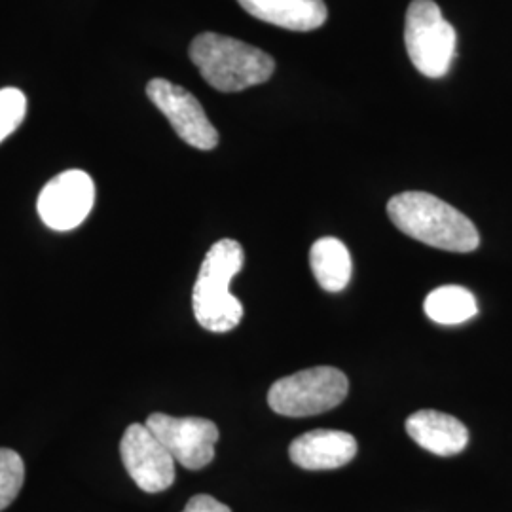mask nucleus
I'll return each mask as SVG.
<instances>
[{
    "label": "nucleus",
    "instance_id": "8",
    "mask_svg": "<svg viewBox=\"0 0 512 512\" xmlns=\"http://www.w3.org/2000/svg\"><path fill=\"white\" fill-rule=\"evenodd\" d=\"M148 429L167 452L190 471H200L215 459L219 427L205 418H173L167 414L148 416Z\"/></svg>",
    "mask_w": 512,
    "mask_h": 512
},
{
    "label": "nucleus",
    "instance_id": "17",
    "mask_svg": "<svg viewBox=\"0 0 512 512\" xmlns=\"http://www.w3.org/2000/svg\"><path fill=\"white\" fill-rule=\"evenodd\" d=\"M183 512H232L230 511V507H226L224 503H220L217 501L215 497H211V495H194L188 503H186V507H184Z\"/></svg>",
    "mask_w": 512,
    "mask_h": 512
},
{
    "label": "nucleus",
    "instance_id": "14",
    "mask_svg": "<svg viewBox=\"0 0 512 512\" xmlns=\"http://www.w3.org/2000/svg\"><path fill=\"white\" fill-rule=\"evenodd\" d=\"M423 310L439 325H461L478 313L475 294L459 285H444L427 294Z\"/></svg>",
    "mask_w": 512,
    "mask_h": 512
},
{
    "label": "nucleus",
    "instance_id": "12",
    "mask_svg": "<svg viewBox=\"0 0 512 512\" xmlns=\"http://www.w3.org/2000/svg\"><path fill=\"white\" fill-rule=\"evenodd\" d=\"M239 6L253 18L275 27L308 33L325 25L329 18L323 0H238Z\"/></svg>",
    "mask_w": 512,
    "mask_h": 512
},
{
    "label": "nucleus",
    "instance_id": "11",
    "mask_svg": "<svg viewBox=\"0 0 512 512\" xmlns=\"http://www.w3.org/2000/svg\"><path fill=\"white\" fill-rule=\"evenodd\" d=\"M406 433L423 450L450 458L461 454L469 444L467 427L454 416L437 410H420L406 420Z\"/></svg>",
    "mask_w": 512,
    "mask_h": 512
},
{
    "label": "nucleus",
    "instance_id": "9",
    "mask_svg": "<svg viewBox=\"0 0 512 512\" xmlns=\"http://www.w3.org/2000/svg\"><path fill=\"white\" fill-rule=\"evenodd\" d=\"M120 456L131 480L147 494H160L175 482V459L147 425H129Z\"/></svg>",
    "mask_w": 512,
    "mask_h": 512
},
{
    "label": "nucleus",
    "instance_id": "4",
    "mask_svg": "<svg viewBox=\"0 0 512 512\" xmlns=\"http://www.w3.org/2000/svg\"><path fill=\"white\" fill-rule=\"evenodd\" d=\"M404 44L412 65L427 78L446 76L458 50V33L433 0H412L404 23Z\"/></svg>",
    "mask_w": 512,
    "mask_h": 512
},
{
    "label": "nucleus",
    "instance_id": "3",
    "mask_svg": "<svg viewBox=\"0 0 512 512\" xmlns=\"http://www.w3.org/2000/svg\"><path fill=\"white\" fill-rule=\"evenodd\" d=\"M245 255L236 239H220L203 258L192 293L196 321L209 332H230L243 317V306L230 293V281L243 268Z\"/></svg>",
    "mask_w": 512,
    "mask_h": 512
},
{
    "label": "nucleus",
    "instance_id": "5",
    "mask_svg": "<svg viewBox=\"0 0 512 512\" xmlns=\"http://www.w3.org/2000/svg\"><path fill=\"white\" fill-rule=\"evenodd\" d=\"M348 376L334 366H313L277 380L268 391L275 414L306 418L329 412L348 397Z\"/></svg>",
    "mask_w": 512,
    "mask_h": 512
},
{
    "label": "nucleus",
    "instance_id": "2",
    "mask_svg": "<svg viewBox=\"0 0 512 512\" xmlns=\"http://www.w3.org/2000/svg\"><path fill=\"white\" fill-rule=\"evenodd\" d=\"M188 55L203 80L217 92L238 93L272 78L275 59L238 38L202 33L192 40Z\"/></svg>",
    "mask_w": 512,
    "mask_h": 512
},
{
    "label": "nucleus",
    "instance_id": "13",
    "mask_svg": "<svg viewBox=\"0 0 512 512\" xmlns=\"http://www.w3.org/2000/svg\"><path fill=\"white\" fill-rule=\"evenodd\" d=\"M310 266L317 283L329 293L344 291L351 281V255L338 238L317 239L311 245Z\"/></svg>",
    "mask_w": 512,
    "mask_h": 512
},
{
    "label": "nucleus",
    "instance_id": "16",
    "mask_svg": "<svg viewBox=\"0 0 512 512\" xmlns=\"http://www.w3.org/2000/svg\"><path fill=\"white\" fill-rule=\"evenodd\" d=\"M27 114V97L18 88L0 90V143L21 126Z\"/></svg>",
    "mask_w": 512,
    "mask_h": 512
},
{
    "label": "nucleus",
    "instance_id": "7",
    "mask_svg": "<svg viewBox=\"0 0 512 512\" xmlns=\"http://www.w3.org/2000/svg\"><path fill=\"white\" fill-rule=\"evenodd\" d=\"M95 203L93 179L80 169L59 173L40 190L37 209L42 222L55 232L78 228L92 213Z\"/></svg>",
    "mask_w": 512,
    "mask_h": 512
},
{
    "label": "nucleus",
    "instance_id": "6",
    "mask_svg": "<svg viewBox=\"0 0 512 512\" xmlns=\"http://www.w3.org/2000/svg\"><path fill=\"white\" fill-rule=\"evenodd\" d=\"M147 95L186 145L198 150H213L219 145V131L207 118L202 103L183 86L154 78L148 82Z\"/></svg>",
    "mask_w": 512,
    "mask_h": 512
},
{
    "label": "nucleus",
    "instance_id": "15",
    "mask_svg": "<svg viewBox=\"0 0 512 512\" xmlns=\"http://www.w3.org/2000/svg\"><path fill=\"white\" fill-rule=\"evenodd\" d=\"M25 482V465L18 452L0 448V511L10 507Z\"/></svg>",
    "mask_w": 512,
    "mask_h": 512
},
{
    "label": "nucleus",
    "instance_id": "1",
    "mask_svg": "<svg viewBox=\"0 0 512 512\" xmlns=\"http://www.w3.org/2000/svg\"><path fill=\"white\" fill-rule=\"evenodd\" d=\"M387 215L403 234L435 249L471 253L480 245L475 224L456 207L427 192L393 196L387 203Z\"/></svg>",
    "mask_w": 512,
    "mask_h": 512
},
{
    "label": "nucleus",
    "instance_id": "10",
    "mask_svg": "<svg viewBox=\"0 0 512 512\" xmlns=\"http://www.w3.org/2000/svg\"><path fill=\"white\" fill-rule=\"evenodd\" d=\"M289 456L306 471L340 469L357 456V440L346 431L315 429L291 442Z\"/></svg>",
    "mask_w": 512,
    "mask_h": 512
}]
</instances>
